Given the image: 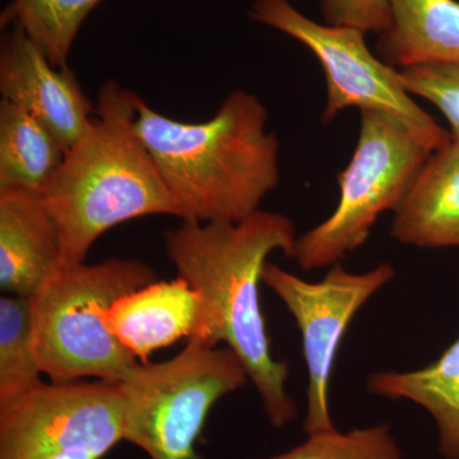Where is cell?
<instances>
[{"mask_svg": "<svg viewBox=\"0 0 459 459\" xmlns=\"http://www.w3.org/2000/svg\"><path fill=\"white\" fill-rule=\"evenodd\" d=\"M298 238L294 222L282 213L258 211L240 222H184L164 235L168 258L178 276L199 298L195 333L211 346L225 344L243 362L274 429L299 415L287 392V361L277 360L262 313L259 285L268 256L291 255Z\"/></svg>", "mask_w": 459, "mask_h": 459, "instance_id": "obj_1", "label": "cell"}, {"mask_svg": "<svg viewBox=\"0 0 459 459\" xmlns=\"http://www.w3.org/2000/svg\"><path fill=\"white\" fill-rule=\"evenodd\" d=\"M134 129L184 222H240L261 211L280 183V142L255 93H229L211 119L184 123L140 96Z\"/></svg>", "mask_w": 459, "mask_h": 459, "instance_id": "obj_2", "label": "cell"}, {"mask_svg": "<svg viewBox=\"0 0 459 459\" xmlns=\"http://www.w3.org/2000/svg\"><path fill=\"white\" fill-rule=\"evenodd\" d=\"M135 93L108 81L86 134L41 195L56 223L63 263H83L108 230L144 216L179 217V208L134 129Z\"/></svg>", "mask_w": 459, "mask_h": 459, "instance_id": "obj_3", "label": "cell"}, {"mask_svg": "<svg viewBox=\"0 0 459 459\" xmlns=\"http://www.w3.org/2000/svg\"><path fill=\"white\" fill-rule=\"evenodd\" d=\"M153 281L151 265L134 258L63 263L31 298L42 374L54 383L124 382L140 362L110 333L104 314L117 299Z\"/></svg>", "mask_w": 459, "mask_h": 459, "instance_id": "obj_4", "label": "cell"}, {"mask_svg": "<svg viewBox=\"0 0 459 459\" xmlns=\"http://www.w3.org/2000/svg\"><path fill=\"white\" fill-rule=\"evenodd\" d=\"M247 380L243 362L229 347L189 337L170 360L141 362L119 383L124 440L151 459H201L195 443L211 410Z\"/></svg>", "mask_w": 459, "mask_h": 459, "instance_id": "obj_5", "label": "cell"}, {"mask_svg": "<svg viewBox=\"0 0 459 459\" xmlns=\"http://www.w3.org/2000/svg\"><path fill=\"white\" fill-rule=\"evenodd\" d=\"M433 152L394 115L360 110L358 143L337 177V207L296 238L290 258L307 272L343 261L367 243L383 213L397 210Z\"/></svg>", "mask_w": 459, "mask_h": 459, "instance_id": "obj_6", "label": "cell"}, {"mask_svg": "<svg viewBox=\"0 0 459 459\" xmlns=\"http://www.w3.org/2000/svg\"><path fill=\"white\" fill-rule=\"evenodd\" d=\"M250 18L286 33L318 60L327 83L322 123L328 124L350 108L380 110L397 117L434 151L452 140L402 83L400 69L386 65L353 27L322 25L299 12L289 0H255Z\"/></svg>", "mask_w": 459, "mask_h": 459, "instance_id": "obj_7", "label": "cell"}, {"mask_svg": "<svg viewBox=\"0 0 459 459\" xmlns=\"http://www.w3.org/2000/svg\"><path fill=\"white\" fill-rule=\"evenodd\" d=\"M123 440L115 383L41 380L0 402V459H102Z\"/></svg>", "mask_w": 459, "mask_h": 459, "instance_id": "obj_8", "label": "cell"}, {"mask_svg": "<svg viewBox=\"0 0 459 459\" xmlns=\"http://www.w3.org/2000/svg\"><path fill=\"white\" fill-rule=\"evenodd\" d=\"M388 263L365 273H351L341 263L318 282L300 279L273 263L265 264L263 283L270 287L300 329L307 368V435L336 429L329 413L328 389L340 344L359 310L394 279Z\"/></svg>", "mask_w": 459, "mask_h": 459, "instance_id": "obj_9", "label": "cell"}, {"mask_svg": "<svg viewBox=\"0 0 459 459\" xmlns=\"http://www.w3.org/2000/svg\"><path fill=\"white\" fill-rule=\"evenodd\" d=\"M0 93L44 124L65 152L86 134L96 108L68 66L57 68L14 25L0 45Z\"/></svg>", "mask_w": 459, "mask_h": 459, "instance_id": "obj_10", "label": "cell"}, {"mask_svg": "<svg viewBox=\"0 0 459 459\" xmlns=\"http://www.w3.org/2000/svg\"><path fill=\"white\" fill-rule=\"evenodd\" d=\"M63 264L59 232L41 192L0 189V289L32 298Z\"/></svg>", "mask_w": 459, "mask_h": 459, "instance_id": "obj_11", "label": "cell"}, {"mask_svg": "<svg viewBox=\"0 0 459 459\" xmlns=\"http://www.w3.org/2000/svg\"><path fill=\"white\" fill-rule=\"evenodd\" d=\"M199 298L186 280L153 281L122 296L104 314L108 331L142 362L195 331Z\"/></svg>", "mask_w": 459, "mask_h": 459, "instance_id": "obj_12", "label": "cell"}, {"mask_svg": "<svg viewBox=\"0 0 459 459\" xmlns=\"http://www.w3.org/2000/svg\"><path fill=\"white\" fill-rule=\"evenodd\" d=\"M392 238L416 247H459V142L427 160L394 211Z\"/></svg>", "mask_w": 459, "mask_h": 459, "instance_id": "obj_13", "label": "cell"}, {"mask_svg": "<svg viewBox=\"0 0 459 459\" xmlns=\"http://www.w3.org/2000/svg\"><path fill=\"white\" fill-rule=\"evenodd\" d=\"M392 25L380 33L377 56L395 69L459 65L458 0H386Z\"/></svg>", "mask_w": 459, "mask_h": 459, "instance_id": "obj_14", "label": "cell"}, {"mask_svg": "<svg viewBox=\"0 0 459 459\" xmlns=\"http://www.w3.org/2000/svg\"><path fill=\"white\" fill-rule=\"evenodd\" d=\"M367 388L377 397L411 401L428 411L437 425L440 455L459 459V337L433 364L371 374Z\"/></svg>", "mask_w": 459, "mask_h": 459, "instance_id": "obj_15", "label": "cell"}, {"mask_svg": "<svg viewBox=\"0 0 459 459\" xmlns=\"http://www.w3.org/2000/svg\"><path fill=\"white\" fill-rule=\"evenodd\" d=\"M65 156V148L44 124L13 102L2 99L0 189L42 192Z\"/></svg>", "mask_w": 459, "mask_h": 459, "instance_id": "obj_16", "label": "cell"}, {"mask_svg": "<svg viewBox=\"0 0 459 459\" xmlns=\"http://www.w3.org/2000/svg\"><path fill=\"white\" fill-rule=\"evenodd\" d=\"M102 0H13L11 13L14 25L57 68L68 66L69 54L86 18Z\"/></svg>", "mask_w": 459, "mask_h": 459, "instance_id": "obj_17", "label": "cell"}, {"mask_svg": "<svg viewBox=\"0 0 459 459\" xmlns=\"http://www.w3.org/2000/svg\"><path fill=\"white\" fill-rule=\"evenodd\" d=\"M31 298H0V402L11 400L41 382Z\"/></svg>", "mask_w": 459, "mask_h": 459, "instance_id": "obj_18", "label": "cell"}, {"mask_svg": "<svg viewBox=\"0 0 459 459\" xmlns=\"http://www.w3.org/2000/svg\"><path fill=\"white\" fill-rule=\"evenodd\" d=\"M262 459H402L400 446L386 424L307 435L300 446Z\"/></svg>", "mask_w": 459, "mask_h": 459, "instance_id": "obj_19", "label": "cell"}, {"mask_svg": "<svg viewBox=\"0 0 459 459\" xmlns=\"http://www.w3.org/2000/svg\"><path fill=\"white\" fill-rule=\"evenodd\" d=\"M400 74L411 95L427 100L446 117L452 140L459 142V65L409 66L400 69Z\"/></svg>", "mask_w": 459, "mask_h": 459, "instance_id": "obj_20", "label": "cell"}, {"mask_svg": "<svg viewBox=\"0 0 459 459\" xmlns=\"http://www.w3.org/2000/svg\"><path fill=\"white\" fill-rule=\"evenodd\" d=\"M322 14L327 25L353 27L365 33L380 35L392 25L386 0H322Z\"/></svg>", "mask_w": 459, "mask_h": 459, "instance_id": "obj_21", "label": "cell"}]
</instances>
